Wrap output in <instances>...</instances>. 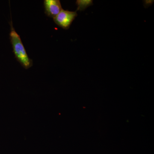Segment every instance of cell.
Returning <instances> with one entry per match:
<instances>
[{
	"mask_svg": "<svg viewBox=\"0 0 154 154\" xmlns=\"http://www.w3.org/2000/svg\"><path fill=\"white\" fill-rule=\"evenodd\" d=\"M10 24V38L15 57L24 68H30L33 66V60L28 57L20 36L14 29L12 20Z\"/></svg>",
	"mask_w": 154,
	"mask_h": 154,
	"instance_id": "6da1fadb",
	"label": "cell"
},
{
	"mask_svg": "<svg viewBox=\"0 0 154 154\" xmlns=\"http://www.w3.org/2000/svg\"><path fill=\"white\" fill-rule=\"evenodd\" d=\"M45 13L48 17L54 18L63 10L59 0H45Z\"/></svg>",
	"mask_w": 154,
	"mask_h": 154,
	"instance_id": "3957f363",
	"label": "cell"
},
{
	"mask_svg": "<svg viewBox=\"0 0 154 154\" xmlns=\"http://www.w3.org/2000/svg\"><path fill=\"white\" fill-rule=\"evenodd\" d=\"M78 6L77 11H83L88 7L93 5V1H82L78 0L76 2Z\"/></svg>",
	"mask_w": 154,
	"mask_h": 154,
	"instance_id": "277c9868",
	"label": "cell"
},
{
	"mask_svg": "<svg viewBox=\"0 0 154 154\" xmlns=\"http://www.w3.org/2000/svg\"><path fill=\"white\" fill-rule=\"evenodd\" d=\"M77 16L76 12L65 11L63 9L56 17L53 18L54 21L58 26L65 30H68Z\"/></svg>",
	"mask_w": 154,
	"mask_h": 154,
	"instance_id": "7a4b0ae2",
	"label": "cell"
}]
</instances>
